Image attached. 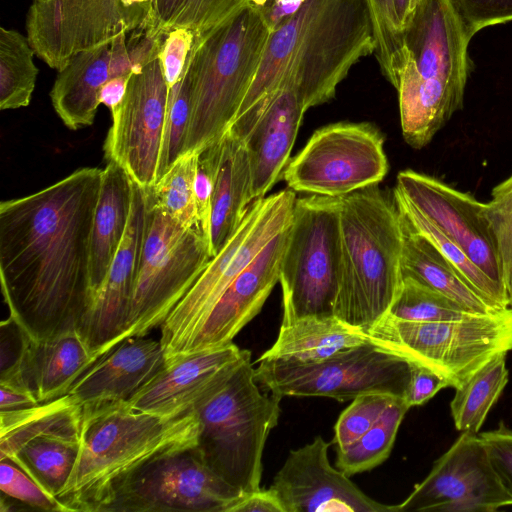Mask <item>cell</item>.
<instances>
[{
  "instance_id": "obj_43",
  "label": "cell",
  "mask_w": 512,
  "mask_h": 512,
  "mask_svg": "<svg viewBox=\"0 0 512 512\" xmlns=\"http://www.w3.org/2000/svg\"><path fill=\"white\" fill-rule=\"evenodd\" d=\"M2 498L31 509L68 512L58 499L45 491L27 472L8 459L0 460Z\"/></svg>"
},
{
  "instance_id": "obj_44",
  "label": "cell",
  "mask_w": 512,
  "mask_h": 512,
  "mask_svg": "<svg viewBox=\"0 0 512 512\" xmlns=\"http://www.w3.org/2000/svg\"><path fill=\"white\" fill-rule=\"evenodd\" d=\"M189 117L190 83L184 68L181 79L169 89L162 175L183 154Z\"/></svg>"
},
{
  "instance_id": "obj_11",
  "label": "cell",
  "mask_w": 512,
  "mask_h": 512,
  "mask_svg": "<svg viewBox=\"0 0 512 512\" xmlns=\"http://www.w3.org/2000/svg\"><path fill=\"white\" fill-rule=\"evenodd\" d=\"M295 201V191L288 188L249 205L234 235L160 326L165 360L185 352L227 287L289 226Z\"/></svg>"
},
{
  "instance_id": "obj_39",
  "label": "cell",
  "mask_w": 512,
  "mask_h": 512,
  "mask_svg": "<svg viewBox=\"0 0 512 512\" xmlns=\"http://www.w3.org/2000/svg\"><path fill=\"white\" fill-rule=\"evenodd\" d=\"M387 314L406 321L437 322L462 320L477 313L411 277H402Z\"/></svg>"
},
{
  "instance_id": "obj_33",
  "label": "cell",
  "mask_w": 512,
  "mask_h": 512,
  "mask_svg": "<svg viewBox=\"0 0 512 512\" xmlns=\"http://www.w3.org/2000/svg\"><path fill=\"white\" fill-rule=\"evenodd\" d=\"M506 355L505 352L495 355L455 389L450 410L454 425L461 433H479L490 409L507 385Z\"/></svg>"
},
{
  "instance_id": "obj_29",
  "label": "cell",
  "mask_w": 512,
  "mask_h": 512,
  "mask_svg": "<svg viewBox=\"0 0 512 512\" xmlns=\"http://www.w3.org/2000/svg\"><path fill=\"white\" fill-rule=\"evenodd\" d=\"M369 340L365 331L335 315L303 317L281 323L276 341L259 359L320 361Z\"/></svg>"
},
{
  "instance_id": "obj_53",
  "label": "cell",
  "mask_w": 512,
  "mask_h": 512,
  "mask_svg": "<svg viewBox=\"0 0 512 512\" xmlns=\"http://www.w3.org/2000/svg\"><path fill=\"white\" fill-rule=\"evenodd\" d=\"M130 76H118L109 79L101 89L100 103L114 111L123 101Z\"/></svg>"
},
{
  "instance_id": "obj_46",
  "label": "cell",
  "mask_w": 512,
  "mask_h": 512,
  "mask_svg": "<svg viewBox=\"0 0 512 512\" xmlns=\"http://www.w3.org/2000/svg\"><path fill=\"white\" fill-rule=\"evenodd\" d=\"M473 37L480 30L512 21V0H452Z\"/></svg>"
},
{
  "instance_id": "obj_17",
  "label": "cell",
  "mask_w": 512,
  "mask_h": 512,
  "mask_svg": "<svg viewBox=\"0 0 512 512\" xmlns=\"http://www.w3.org/2000/svg\"><path fill=\"white\" fill-rule=\"evenodd\" d=\"M512 506V489L478 434L462 432L397 512H491Z\"/></svg>"
},
{
  "instance_id": "obj_15",
  "label": "cell",
  "mask_w": 512,
  "mask_h": 512,
  "mask_svg": "<svg viewBox=\"0 0 512 512\" xmlns=\"http://www.w3.org/2000/svg\"><path fill=\"white\" fill-rule=\"evenodd\" d=\"M168 97L157 54L132 71L123 101L111 112L105 159L122 166L143 188L152 187L162 175Z\"/></svg>"
},
{
  "instance_id": "obj_20",
  "label": "cell",
  "mask_w": 512,
  "mask_h": 512,
  "mask_svg": "<svg viewBox=\"0 0 512 512\" xmlns=\"http://www.w3.org/2000/svg\"><path fill=\"white\" fill-rule=\"evenodd\" d=\"M144 213V189L132 180L131 208L123 240L77 325L79 335L99 358L123 339L138 270Z\"/></svg>"
},
{
  "instance_id": "obj_19",
  "label": "cell",
  "mask_w": 512,
  "mask_h": 512,
  "mask_svg": "<svg viewBox=\"0 0 512 512\" xmlns=\"http://www.w3.org/2000/svg\"><path fill=\"white\" fill-rule=\"evenodd\" d=\"M331 444L318 435L290 450L270 486L285 512H397V505L370 498L330 464Z\"/></svg>"
},
{
  "instance_id": "obj_7",
  "label": "cell",
  "mask_w": 512,
  "mask_h": 512,
  "mask_svg": "<svg viewBox=\"0 0 512 512\" xmlns=\"http://www.w3.org/2000/svg\"><path fill=\"white\" fill-rule=\"evenodd\" d=\"M257 383L250 354L193 409L201 460L243 493L260 489L264 447L281 411V398L263 394Z\"/></svg>"
},
{
  "instance_id": "obj_12",
  "label": "cell",
  "mask_w": 512,
  "mask_h": 512,
  "mask_svg": "<svg viewBox=\"0 0 512 512\" xmlns=\"http://www.w3.org/2000/svg\"><path fill=\"white\" fill-rule=\"evenodd\" d=\"M257 362L256 381L281 399L329 397L345 402L367 393L404 397L410 379V364L371 340L320 361Z\"/></svg>"
},
{
  "instance_id": "obj_32",
  "label": "cell",
  "mask_w": 512,
  "mask_h": 512,
  "mask_svg": "<svg viewBox=\"0 0 512 512\" xmlns=\"http://www.w3.org/2000/svg\"><path fill=\"white\" fill-rule=\"evenodd\" d=\"M79 450L80 437L42 434L25 441L4 459L17 464L45 491L56 497L73 472Z\"/></svg>"
},
{
  "instance_id": "obj_54",
  "label": "cell",
  "mask_w": 512,
  "mask_h": 512,
  "mask_svg": "<svg viewBox=\"0 0 512 512\" xmlns=\"http://www.w3.org/2000/svg\"><path fill=\"white\" fill-rule=\"evenodd\" d=\"M397 20L403 31L413 17V14L421 0H393Z\"/></svg>"
},
{
  "instance_id": "obj_18",
  "label": "cell",
  "mask_w": 512,
  "mask_h": 512,
  "mask_svg": "<svg viewBox=\"0 0 512 512\" xmlns=\"http://www.w3.org/2000/svg\"><path fill=\"white\" fill-rule=\"evenodd\" d=\"M396 187L505 292L497 249L485 215L486 203L411 169L398 173Z\"/></svg>"
},
{
  "instance_id": "obj_31",
  "label": "cell",
  "mask_w": 512,
  "mask_h": 512,
  "mask_svg": "<svg viewBox=\"0 0 512 512\" xmlns=\"http://www.w3.org/2000/svg\"><path fill=\"white\" fill-rule=\"evenodd\" d=\"M81 421L82 406L69 394L29 408L0 411V459L37 435L80 437Z\"/></svg>"
},
{
  "instance_id": "obj_24",
  "label": "cell",
  "mask_w": 512,
  "mask_h": 512,
  "mask_svg": "<svg viewBox=\"0 0 512 512\" xmlns=\"http://www.w3.org/2000/svg\"><path fill=\"white\" fill-rule=\"evenodd\" d=\"M99 359L76 329L34 340L29 335L17 366L0 377V385L30 392L39 403L68 394Z\"/></svg>"
},
{
  "instance_id": "obj_2",
  "label": "cell",
  "mask_w": 512,
  "mask_h": 512,
  "mask_svg": "<svg viewBox=\"0 0 512 512\" xmlns=\"http://www.w3.org/2000/svg\"><path fill=\"white\" fill-rule=\"evenodd\" d=\"M375 48L364 0H308L270 31L236 118L281 86L293 88L306 110L329 101L352 66Z\"/></svg>"
},
{
  "instance_id": "obj_8",
  "label": "cell",
  "mask_w": 512,
  "mask_h": 512,
  "mask_svg": "<svg viewBox=\"0 0 512 512\" xmlns=\"http://www.w3.org/2000/svg\"><path fill=\"white\" fill-rule=\"evenodd\" d=\"M144 193L142 245L122 341L161 326L213 258L199 227L182 226Z\"/></svg>"
},
{
  "instance_id": "obj_37",
  "label": "cell",
  "mask_w": 512,
  "mask_h": 512,
  "mask_svg": "<svg viewBox=\"0 0 512 512\" xmlns=\"http://www.w3.org/2000/svg\"><path fill=\"white\" fill-rule=\"evenodd\" d=\"M247 0H154L147 32L164 36L174 28H187L194 33L205 32L220 24Z\"/></svg>"
},
{
  "instance_id": "obj_48",
  "label": "cell",
  "mask_w": 512,
  "mask_h": 512,
  "mask_svg": "<svg viewBox=\"0 0 512 512\" xmlns=\"http://www.w3.org/2000/svg\"><path fill=\"white\" fill-rule=\"evenodd\" d=\"M478 435L494 467L512 489V429L500 422L496 429Z\"/></svg>"
},
{
  "instance_id": "obj_30",
  "label": "cell",
  "mask_w": 512,
  "mask_h": 512,
  "mask_svg": "<svg viewBox=\"0 0 512 512\" xmlns=\"http://www.w3.org/2000/svg\"><path fill=\"white\" fill-rule=\"evenodd\" d=\"M401 218L403 224L402 277H411L477 314H493L505 310L484 299L402 214Z\"/></svg>"
},
{
  "instance_id": "obj_1",
  "label": "cell",
  "mask_w": 512,
  "mask_h": 512,
  "mask_svg": "<svg viewBox=\"0 0 512 512\" xmlns=\"http://www.w3.org/2000/svg\"><path fill=\"white\" fill-rule=\"evenodd\" d=\"M102 170L80 168L0 204V279L10 316L34 340L76 329L90 297V239Z\"/></svg>"
},
{
  "instance_id": "obj_42",
  "label": "cell",
  "mask_w": 512,
  "mask_h": 512,
  "mask_svg": "<svg viewBox=\"0 0 512 512\" xmlns=\"http://www.w3.org/2000/svg\"><path fill=\"white\" fill-rule=\"evenodd\" d=\"M486 203L485 215L497 249L503 284L512 276V175L496 185Z\"/></svg>"
},
{
  "instance_id": "obj_26",
  "label": "cell",
  "mask_w": 512,
  "mask_h": 512,
  "mask_svg": "<svg viewBox=\"0 0 512 512\" xmlns=\"http://www.w3.org/2000/svg\"><path fill=\"white\" fill-rule=\"evenodd\" d=\"M251 173L244 141L229 131L217 142L209 244L214 257L231 239L249 205Z\"/></svg>"
},
{
  "instance_id": "obj_13",
  "label": "cell",
  "mask_w": 512,
  "mask_h": 512,
  "mask_svg": "<svg viewBox=\"0 0 512 512\" xmlns=\"http://www.w3.org/2000/svg\"><path fill=\"white\" fill-rule=\"evenodd\" d=\"M154 0H35L26 16L35 55L60 70L75 53L146 30Z\"/></svg>"
},
{
  "instance_id": "obj_40",
  "label": "cell",
  "mask_w": 512,
  "mask_h": 512,
  "mask_svg": "<svg viewBox=\"0 0 512 512\" xmlns=\"http://www.w3.org/2000/svg\"><path fill=\"white\" fill-rule=\"evenodd\" d=\"M375 38L374 54L382 74L396 89L403 64V31L393 0H364Z\"/></svg>"
},
{
  "instance_id": "obj_14",
  "label": "cell",
  "mask_w": 512,
  "mask_h": 512,
  "mask_svg": "<svg viewBox=\"0 0 512 512\" xmlns=\"http://www.w3.org/2000/svg\"><path fill=\"white\" fill-rule=\"evenodd\" d=\"M389 169L379 131L367 123H335L317 130L286 165L293 191L341 197L377 185Z\"/></svg>"
},
{
  "instance_id": "obj_38",
  "label": "cell",
  "mask_w": 512,
  "mask_h": 512,
  "mask_svg": "<svg viewBox=\"0 0 512 512\" xmlns=\"http://www.w3.org/2000/svg\"><path fill=\"white\" fill-rule=\"evenodd\" d=\"M199 155L200 151L183 153L152 187L144 188L156 206L188 228L199 227L195 203Z\"/></svg>"
},
{
  "instance_id": "obj_49",
  "label": "cell",
  "mask_w": 512,
  "mask_h": 512,
  "mask_svg": "<svg viewBox=\"0 0 512 512\" xmlns=\"http://www.w3.org/2000/svg\"><path fill=\"white\" fill-rule=\"evenodd\" d=\"M446 387L450 385L443 377L427 368L410 364V379L404 400L409 408L419 406Z\"/></svg>"
},
{
  "instance_id": "obj_28",
  "label": "cell",
  "mask_w": 512,
  "mask_h": 512,
  "mask_svg": "<svg viewBox=\"0 0 512 512\" xmlns=\"http://www.w3.org/2000/svg\"><path fill=\"white\" fill-rule=\"evenodd\" d=\"M131 199L132 179L122 166L109 161L102 170L101 187L92 221L89 300L102 285L123 240Z\"/></svg>"
},
{
  "instance_id": "obj_25",
  "label": "cell",
  "mask_w": 512,
  "mask_h": 512,
  "mask_svg": "<svg viewBox=\"0 0 512 512\" xmlns=\"http://www.w3.org/2000/svg\"><path fill=\"white\" fill-rule=\"evenodd\" d=\"M164 362L160 341L130 337L89 367L68 394L81 406L128 401L158 373Z\"/></svg>"
},
{
  "instance_id": "obj_5",
  "label": "cell",
  "mask_w": 512,
  "mask_h": 512,
  "mask_svg": "<svg viewBox=\"0 0 512 512\" xmlns=\"http://www.w3.org/2000/svg\"><path fill=\"white\" fill-rule=\"evenodd\" d=\"M342 272L334 315L366 333L386 315L401 283L403 224L376 185L339 197Z\"/></svg>"
},
{
  "instance_id": "obj_50",
  "label": "cell",
  "mask_w": 512,
  "mask_h": 512,
  "mask_svg": "<svg viewBox=\"0 0 512 512\" xmlns=\"http://www.w3.org/2000/svg\"><path fill=\"white\" fill-rule=\"evenodd\" d=\"M308 0H247L270 31L288 20Z\"/></svg>"
},
{
  "instance_id": "obj_4",
  "label": "cell",
  "mask_w": 512,
  "mask_h": 512,
  "mask_svg": "<svg viewBox=\"0 0 512 512\" xmlns=\"http://www.w3.org/2000/svg\"><path fill=\"white\" fill-rule=\"evenodd\" d=\"M472 39L452 0H421L403 30L396 88L404 140L421 149L463 108Z\"/></svg>"
},
{
  "instance_id": "obj_56",
  "label": "cell",
  "mask_w": 512,
  "mask_h": 512,
  "mask_svg": "<svg viewBox=\"0 0 512 512\" xmlns=\"http://www.w3.org/2000/svg\"><path fill=\"white\" fill-rule=\"evenodd\" d=\"M32 1H35V0H32Z\"/></svg>"
},
{
  "instance_id": "obj_51",
  "label": "cell",
  "mask_w": 512,
  "mask_h": 512,
  "mask_svg": "<svg viewBox=\"0 0 512 512\" xmlns=\"http://www.w3.org/2000/svg\"><path fill=\"white\" fill-rule=\"evenodd\" d=\"M230 512H285L274 491L261 488L243 493L232 505Z\"/></svg>"
},
{
  "instance_id": "obj_3",
  "label": "cell",
  "mask_w": 512,
  "mask_h": 512,
  "mask_svg": "<svg viewBox=\"0 0 512 512\" xmlns=\"http://www.w3.org/2000/svg\"><path fill=\"white\" fill-rule=\"evenodd\" d=\"M194 411L164 418L127 401L82 406L80 450L56 496L68 512H104L119 489L152 461L197 446Z\"/></svg>"
},
{
  "instance_id": "obj_45",
  "label": "cell",
  "mask_w": 512,
  "mask_h": 512,
  "mask_svg": "<svg viewBox=\"0 0 512 512\" xmlns=\"http://www.w3.org/2000/svg\"><path fill=\"white\" fill-rule=\"evenodd\" d=\"M195 34L190 29L179 27L168 31L162 39L158 58L169 89L182 77Z\"/></svg>"
},
{
  "instance_id": "obj_36",
  "label": "cell",
  "mask_w": 512,
  "mask_h": 512,
  "mask_svg": "<svg viewBox=\"0 0 512 512\" xmlns=\"http://www.w3.org/2000/svg\"><path fill=\"white\" fill-rule=\"evenodd\" d=\"M408 409L404 397H396L366 433L346 449L336 451L335 466L350 477L382 464L391 453Z\"/></svg>"
},
{
  "instance_id": "obj_47",
  "label": "cell",
  "mask_w": 512,
  "mask_h": 512,
  "mask_svg": "<svg viewBox=\"0 0 512 512\" xmlns=\"http://www.w3.org/2000/svg\"><path fill=\"white\" fill-rule=\"evenodd\" d=\"M216 160L217 143L200 152L195 178V203L198 226L208 241L210 236L211 202Z\"/></svg>"
},
{
  "instance_id": "obj_34",
  "label": "cell",
  "mask_w": 512,
  "mask_h": 512,
  "mask_svg": "<svg viewBox=\"0 0 512 512\" xmlns=\"http://www.w3.org/2000/svg\"><path fill=\"white\" fill-rule=\"evenodd\" d=\"M393 198L398 210L412 227L437 248L474 290L494 306L500 309L509 308L505 292L490 280L453 240L419 211L397 187L393 191Z\"/></svg>"
},
{
  "instance_id": "obj_35",
  "label": "cell",
  "mask_w": 512,
  "mask_h": 512,
  "mask_svg": "<svg viewBox=\"0 0 512 512\" xmlns=\"http://www.w3.org/2000/svg\"><path fill=\"white\" fill-rule=\"evenodd\" d=\"M35 52L19 31L0 28V109L27 107L32 99L39 69Z\"/></svg>"
},
{
  "instance_id": "obj_27",
  "label": "cell",
  "mask_w": 512,
  "mask_h": 512,
  "mask_svg": "<svg viewBox=\"0 0 512 512\" xmlns=\"http://www.w3.org/2000/svg\"><path fill=\"white\" fill-rule=\"evenodd\" d=\"M57 72L50 91L55 112L70 130L92 125L101 89L113 77L110 43L73 54Z\"/></svg>"
},
{
  "instance_id": "obj_10",
  "label": "cell",
  "mask_w": 512,
  "mask_h": 512,
  "mask_svg": "<svg viewBox=\"0 0 512 512\" xmlns=\"http://www.w3.org/2000/svg\"><path fill=\"white\" fill-rule=\"evenodd\" d=\"M341 272L339 197L296 198L280 267L281 323L334 315Z\"/></svg>"
},
{
  "instance_id": "obj_6",
  "label": "cell",
  "mask_w": 512,
  "mask_h": 512,
  "mask_svg": "<svg viewBox=\"0 0 512 512\" xmlns=\"http://www.w3.org/2000/svg\"><path fill=\"white\" fill-rule=\"evenodd\" d=\"M270 30L248 4L196 33L186 61L190 117L184 151L219 142L234 122L257 74Z\"/></svg>"
},
{
  "instance_id": "obj_16",
  "label": "cell",
  "mask_w": 512,
  "mask_h": 512,
  "mask_svg": "<svg viewBox=\"0 0 512 512\" xmlns=\"http://www.w3.org/2000/svg\"><path fill=\"white\" fill-rule=\"evenodd\" d=\"M195 447L149 463L119 489L104 512H230L243 492L211 471Z\"/></svg>"
},
{
  "instance_id": "obj_9",
  "label": "cell",
  "mask_w": 512,
  "mask_h": 512,
  "mask_svg": "<svg viewBox=\"0 0 512 512\" xmlns=\"http://www.w3.org/2000/svg\"><path fill=\"white\" fill-rule=\"evenodd\" d=\"M367 334L373 343L433 371L456 389L495 355L512 350V309L437 322L386 314Z\"/></svg>"
},
{
  "instance_id": "obj_41",
  "label": "cell",
  "mask_w": 512,
  "mask_h": 512,
  "mask_svg": "<svg viewBox=\"0 0 512 512\" xmlns=\"http://www.w3.org/2000/svg\"><path fill=\"white\" fill-rule=\"evenodd\" d=\"M399 396L385 393L362 394L351 400L334 426L333 444L342 451L358 440Z\"/></svg>"
},
{
  "instance_id": "obj_52",
  "label": "cell",
  "mask_w": 512,
  "mask_h": 512,
  "mask_svg": "<svg viewBox=\"0 0 512 512\" xmlns=\"http://www.w3.org/2000/svg\"><path fill=\"white\" fill-rule=\"evenodd\" d=\"M0 393V411L29 408L39 403L30 392L20 388L0 385Z\"/></svg>"
},
{
  "instance_id": "obj_22",
  "label": "cell",
  "mask_w": 512,
  "mask_h": 512,
  "mask_svg": "<svg viewBox=\"0 0 512 512\" xmlns=\"http://www.w3.org/2000/svg\"><path fill=\"white\" fill-rule=\"evenodd\" d=\"M250 354L231 343L175 356L165 360L158 373L127 402L159 417L187 414L223 384Z\"/></svg>"
},
{
  "instance_id": "obj_23",
  "label": "cell",
  "mask_w": 512,
  "mask_h": 512,
  "mask_svg": "<svg viewBox=\"0 0 512 512\" xmlns=\"http://www.w3.org/2000/svg\"><path fill=\"white\" fill-rule=\"evenodd\" d=\"M288 228L277 234L227 287L183 354L233 343L261 311L280 279Z\"/></svg>"
},
{
  "instance_id": "obj_55",
  "label": "cell",
  "mask_w": 512,
  "mask_h": 512,
  "mask_svg": "<svg viewBox=\"0 0 512 512\" xmlns=\"http://www.w3.org/2000/svg\"><path fill=\"white\" fill-rule=\"evenodd\" d=\"M506 297L508 307L512 309V276L510 278L508 285L506 286Z\"/></svg>"
},
{
  "instance_id": "obj_21",
  "label": "cell",
  "mask_w": 512,
  "mask_h": 512,
  "mask_svg": "<svg viewBox=\"0 0 512 512\" xmlns=\"http://www.w3.org/2000/svg\"><path fill=\"white\" fill-rule=\"evenodd\" d=\"M306 109L297 92L281 86L237 117L228 131L244 141L251 202L264 198L283 175Z\"/></svg>"
}]
</instances>
